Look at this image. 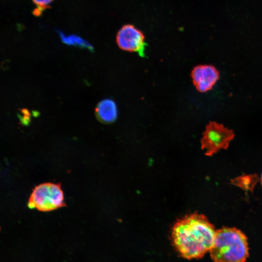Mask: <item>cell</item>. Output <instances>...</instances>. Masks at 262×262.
<instances>
[{
	"instance_id": "1",
	"label": "cell",
	"mask_w": 262,
	"mask_h": 262,
	"mask_svg": "<svg viewBox=\"0 0 262 262\" xmlns=\"http://www.w3.org/2000/svg\"><path fill=\"white\" fill-rule=\"evenodd\" d=\"M216 230L202 214L193 213L177 221L171 230L172 244L180 256L202 258L212 248Z\"/></svg>"
},
{
	"instance_id": "2",
	"label": "cell",
	"mask_w": 262,
	"mask_h": 262,
	"mask_svg": "<svg viewBox=\"0 0 262 262\" xmlns=\"http://www.w3.org/2000/svg\"><path fill=\"white\" fill-rule=\"evenodd\" d=\"M209 252L214 262H245L248 256L247 238L237 229L222 228L216 231Z\"/></svg>"
},
{
	"instance_id": "3",
	"label": "cell",
	"mask_w": 262,
	"mask_h": 262,
	"mask_svg": "<svg viewBox=\"0 0 262 262\" xmlns=\"http://www.w3.org/2000/svg\"><path fill=\"white\" fill-rule=\"evenodd\" d=\"M65 206L64 196L59 183L45 182L36 186L28 200V207L41 212H49Z\"/></svg>"
},
{
	"instance_id": "4",
	"label": "cell",
	"mask_w": 262,
	"mask_h": 262,
	"mask_svg": "<svg viewBox=\"0 0 262 262\" xmlns=\"http://www.w3.org/2000/svg\"><path fill=\"white\" fill-rule=\"evenodd\" d=\"M233 131L215 122L206 126L201 139V148L207 155H212L221 149L228 147L234 137Z\"/></svg>"
},
{
	"instance_id": "5",
	"label": "cell",
	"mask_w": 262,
	"mask_h": 262,
	"mask_svg": "<svg viewBox=\"0 0 262 262\" xmlns=\"http://www.w3.org/2000/svg\"><path fill=\"white\" fill-rule=\"evenodd\" d=\"M116 43L122 50L137 52L143 56L145 38L143 32L131 24L123 25L119 30L116 37Z\"/></svg>"
},
{
	"instance_id": "6",
	"label": "cell",
	"mask_w": 262,
	"mask_h": 262,
	"mask_svg": "<svg viewBox=\"0 0 262 262\" xmlns=\"http://www.w3.org/2000/svg\"><path fill=\"white\" fill-rule=\"evenodd\" d=\"M191 76L196 89L203 93L212 88L219 78V73L212 66L199 65L194 67Z\"/></svg>"
},
{
	"instance_id": "7",
	"label": "cell",
	"mask_w": 262,
	"mask_h": 262,
	"mask_svg": "<svg viewBox=\"0 0 262 262\" xmlns=\"http://www.w3.org/2000/svg\"><path fill=\"white\" fill-rule=\"evenodd\" d=\"M96 114L98 119L103 123H110L114 122L117 116L115 103L110 99L101 100L96 108Z\"/></svg>"
},
{
	"instance_id": "8",
	"label": "cell",
	"mask_w": 262,
	"mask_h": 262,
	"mask_svg": "<svg viewBox=\"0 0 262 262\" xmlns=\"http://www.w3.org/2000/svg\"><path fill=\"white\" fill-rule=\"evenodd\" d=\"M59 35L62 41L69 45H74L93 50V47L85 40L76 35H66L62 32H59Z\"/></svg>"
},
{
	"instance_id": "9",
	"label": "cell",
	"mask_w": 262,
	"mask_h": 262,
	"mask_svg": "<svg viewBox=\"0 0 262 262\" xmlns=\"http://www.w3.org/2000/svg\"><path fill=\"white\" fill-rule=\"evenodd\" d=\"M32 1L35 4L38 10L41 12L45 9L49 7V4L54 0H32Z\"/></svg>"
},
{
	"instance_id": "10",
	"label": "cell",
	"mask_w": 262,
	"mask_h": 262,
	"mask_svg": "<svg viewBox=\"0 0 262 262\" xmlns=\"http://www.w3.org/2000/svg\"><path fill=\"white\" fill-rule=\"evenodd\" d=\"M261 183L262 184V173L261 177Z\"/></svg>"
}]
</instances>
